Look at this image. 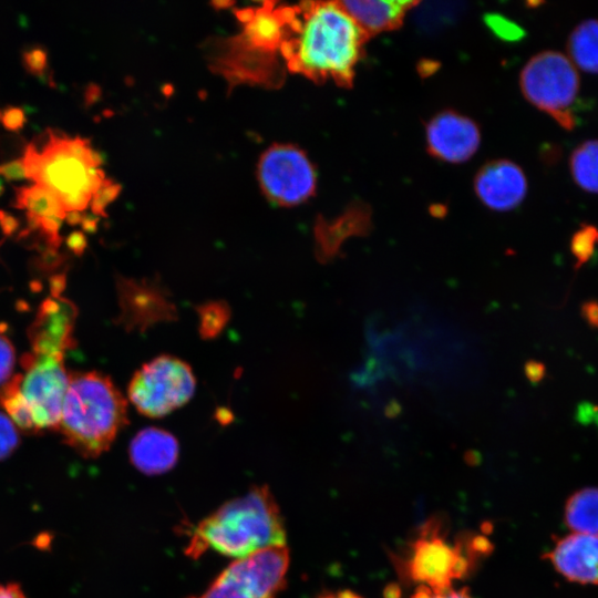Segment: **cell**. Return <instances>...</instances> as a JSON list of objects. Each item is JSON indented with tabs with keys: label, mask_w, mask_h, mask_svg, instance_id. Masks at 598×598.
Segmentation results:
<instances>
[{
	"label": "cell",
	"mask_w": 598,
	"mask_h": 598,
	"mask_svg": "<svg viewBox=\"0 0 598 598\" xmlns=\"http://www.w3.org/2000/svg\"><path fill=\"white\" fill-rule=\"evenodd\" d=\"M292 6L264 2L236 11L238 32L226 39L214 58V69L231 85H278L285 65L281 58Z\"/></svg>",
	"instance_id": "obj_3"
},
{
	"label": "cell",
	"mask_w": 598,
	"mask_h": 598,
	"mask_svg": "<svg viewBox=\"0 0 598 598\" xmlns=\"http://www.w3.org/2000/svg\"><path fill=\"white\" fill-rule=\"evenodd\" d=\"M279 546H286L279 507L267 486H257L200 520L193 529L185 551L187 556L198 558L212 549L240 559Z\"/></svg>",
	"instance_id": "obj_2"
},
{
	"label": "cell",
	"mask_w": 598,
	"mask_h": 598,
	"mask_svg": "<svg viewBox=\"0 0 598 598\" xmlns=\"http://www.w3.org/2000/svg\"><path fill=\"white\" fill-rule=\"evenodd\" d=\"M288 567L286 546L266 548L235 560L202 595L188 598H277Z\"/></svg>",
	"instance_id": "obj_9"
},
{
	"label": "cell",
	"mask_w": 598,
	"mask_h": 598,
	"mask_svg": "<svg viewBox=\"0 0 598 598\" xmlns=\"http://www.w3.org/2000/svg\"><path fill=\"white\" fill-rule=\"evenodd\" d=\"M97 92L96 87L90 86L89 90L85 93V102L86 104H91L94 99L96 97L95 93Z\"/></svg>",
	"instance_id": "obj_35"
},
{
	"label": "cell",
	"mask_w": 598,
	"mask_h": 598,
	"mask_svg": "<svg viewBox=\"0 0 598 598\" xmlns=\"http://www.w3.org/2000/svg\"><path fill=\"white\" fill-rule=\"evenodd\" d=\"M358 27L368 35L401 25L414 1L352 0L338 1Z\"/></svg>",
	"instance_id": "obj_16"
},
{
	"label": "cell",
	"mask_w": 598,
	"mask_h": 598,
	"mask_svg": "<svg viewBox=\"0 0 598 598\" xmlns=\"http://www.w3.org/2000/svg\"><path fill=\"white\" fill-rule=\"evenodd\" d=\"M13 189L16 196L11 206L19 209H27V214L39 218L45 216L65 218L66 212L59 198L45 187L33 184L30 186L13 187Z\"/></svg>",
	"instance_id": "obj_20"
},
{
	"label": "cell",
	"mask_w": 598,
	"mask_h": 598,
	"mask_svg": "<svg viewBox=\"0 0 598 598\" xmlns=\"http://www.w3.org/2000/svg\"><path fill=\"white\" fill-rule=\"evenodd\" d=\"M126 424L127 402L107 375L70 373L56 429L68 445L84 457H96Z\"/></svg>",
	"instance_id": "obj_5"
},
{
	"label": "cell",
	"mask_w": 598,
	"mask_h": 598,
	"mask_svg": "<svg viewBox=\"0 0 598 598\" xmlns=\"http://www.w3.org/2000/svg\"><path fill=\"white\" fill-rule=\"evenodd\" d=\"M564 519L571 533L598 536V487H585L570 495Z\"/></svg>",
	"instance_id": "obj_18"
},
{
	"label": "cell",
	"mask_w": 598,
	"mask_h": 598,
	"mask_svg": "<svg viewBox=\"0 0 598 598\" xmlns=\"http://www.w3.org/2000/svg\"><path fill=\"white\" fill-rule=\"evenodd\" d=\"M427 151L448 163L470 159L481 143L476 123L455 111H443L433 116L425 128Z\"/></svg>",
	"instance_id": "obj_12"
},
{
	"label": "cell",
	"mask_w": 598,
	"mask_h": 598,
	"mask_svg": "<svg viewBox=\"0 0 598 598\" xmlns=\"http://www.w3.org/2000/svg\"><path fill=\"white\" fill-rule=\"evenodd\" d=\"M598 243V229L590 225H584L578 229L571 240V251L578 260V265L585 262L594 254Z\"/></svg>",
	"instance_id": "obj_22"
},
{
	"label": "cell",
	"mask_w": 598,
	"mask_h": 598,
	"mask_svg": "<svg viewBox=\"0 0 598 598\" xmlns=\"http://www.w3.org/2000/svg\"><path fill=\"white\" fill-rule=\"evenodd\" d=\"M485 22L493 33L503 40L515 41L523 37V30L503 16L487 14Z\"/></svg>",
	"instance_id": "obj_24"
},
{
	"label": "cell",
	"mask_w": 598,
	"mask_h": 598,
	"mask_svg": "<svg viewBox=\"0 0 598 598\" xmlns=\"http://www.w3.org/2000/svg\"><path fill=\"white\" fill-rule=\"evenodd\" d=\"M524 96L566 130L576 125L574 105L579 76L571 61L556 51L534 55L520 72Z\"/></svg>",
	"instance_id": "obj_8"
},
{
	"label": "cell",
	"mask_w": 598,
	"mask_h": 598,
	"mask_svg": "<svg viewBox=\"0 0 598 598\" xmlns=\"http://www.w3.org/2000/svg\"><path fill=\"white\" fill-rule=\"evenodd\" d=\"M319 598H362V597L349 590H341V591L329 592V594L322 595Z\"/></svg>",
	"instance_id": "obj_33"
},
{
	"label": "cell",
	"mask_w": 598,
	"mask_h": 598,
	"mask_svg": "<svg viewBox=\"0 0 598 598\" xmlns=\"http://www.w3.org/2000/svg\"><path fill=\"white\" fill-rule=\"evenodd\" d=\"M1 121L6 130L18 132L27 121L24 110L19 106H8L2 112Z\"/></svg>",
	"instance_id": "obj_27"
},
{
	"label": "cell",
	"mask_w": 598,
	"mask_h": 598,
	"mask_svg": "<svg viewBox=\"0 0 598 598\" xmlns=\"http://www.w3.org/2000/svg\"><path fill=\"white\" fill-rule=\"evenodd\" d=\"M412 598H472L466 589H453L452 587L434 590L427 587H419Z\"/></svg>",
	"instance_id": "obj_28"
},
{
	"label": "cell",
	"mask_w": 598,
	"mask_h": 598,
	"mask_svg": "<svg viewBox=\"0 0 598 598\" xmlns=\"http://www.w3.org/2000/svg\"><path fill=\"white\" fill-rule=\"evenodd\" d=\"M130 457L141 472L148 475L162 474L176 464L178 443L171 433L157 427H147L132 440Z\"/></svg>",
	"instance_id": "obj_15"
},
{
	"label": "cell",
	"mask_w": 598,
	"mask_h": 598,
	"mask_svg": "<svg viewBox=\"0 0 598 598\" xmlns=\"http://www.w3.org/2000/svg\"><path fill=\"white\" fill-rule=\"evenodd\" d=\"M19 443V429L6 413L0 412V461L9 457Z\"/></svg>",
	"instance_id": "obj_23"
},
{
	"label": "cell",
	"mask_w": 598,
	"mask_h": 598,
	"mask_svg": "<svg viewBox=\"0 0 598 598\" xmlns=\"http://www.w3.org/2000/svg\"><path fill=\"white\" fill-rule=\"evenodd\" d=\"M195 385V377L186 362L161 355L135 372L128 385V398L141 414L162 417L184 405L193 396Z\"/></svg>",
	"instance_id": "obj_10"
},
{
	"label": "cell",
	"mask_w": 598,
	"mask_h": 598,
	"mask_svg": "<svg viewBox=\"0 0 598 598\" xmlns=\"http://www.w3.org/2000/svg\"><path fill=\"white\" fill-rule=\"evenodd\" d=\"M474 189L478 199L489 209L507 212L517 207L527 192V181L522 168L508 161L485 164L476 174Z\"/></svg>",
	"instance_id": "obj_13"
},
{
	"label": "cell",
	"mask_w": 598,
	"mask_h": 598,
	"mask_svg": "<svg viewBox=\"0 0 598 598\" xmlns=\"http://www.w3.org/2000/svg\"><path fill=\"white\" fill-rule=\"evenodd\" d=\"M570 171L578 186L598 193V141L580 144L571 154Z\"/></svg>",
	"instance_id": "obj_21"
},
{
	"label": "cell",
	"mask_w": 598,
	"mask_h": 598,
	"mask_svg": "<svg viewBox=\"0 0 598 598\" xmlns=\"http://www.w3.org/2000/svg\"><path fill=\"white\" fill-rule=\"evenodd\" d=\"M71 312L70 307H63L62 302L47 301L42 305L32 327L34 352L63 353L71 344Z\"/></svg>",
	"instance_id": "obj_17"
},
{
	"label": "cell",
	"mask_w": 598,
	"mask_h": 598,
	"mask_svg": "<svg viewBox=\"0 0 598 598\" xmlns=\"http://www.w3.org/2000/svg\"><path fill=\"white\" fill-rule=\"evenodd\" d=\"M0 175H2L7 181H21L27 178L23 157L1 164Z\"/></svg>",
	"instance_id": "obj_29"
},
{
	"label": "cell",
	"mask_w": 598,
	"mask_h": 598,
	"mask_svg": "<svg viewBox=\"0 0 598 598\" xmlns=\"http://www.w3.org/2000/svg\"><path fill=\"white\" fill-rule=\"evenodd\" d=\"M368 37L337 1L292 6L281 52L285 69L349 87Z\"/></svg>",
	"instance_id": "obj_1"
},
{
	"label": "cell",
	"mask_w": 598,
	"mask_h": 598,
	"mask_svg": "<svg viewBox=\"0 0 598 598\" xmlns=\"http://www.w3.org/2000/svg\"><path fill=\"white\" fill-rule=\"evenodd\" d=\"M0 598H27L18 584L0 585Z\"/></svg>",
	"instance_id": "obj_32"
},
{
	"label": "cell",
	"mask_w": 598,
	"mask_h": 598,
	"mask_svg": "<svg viewBox=\"0 0 598 598\" xmlns=\"http://www.w3.org/2000/svg\"><path fill=\"white\" fill-rule=\"evenodd\" d=\"M555 570L579 585H598V536L569 533L546 555Z\"/></svg>",
	"instance_id": "obj_14"
},
{
	"label": "cell",
	"mask_w": 598,
	"mask_h": 598,
	"mask_svg": "<svg viewBox=\"0 0 598 598\" xmlns=\"http://www.w3.org/2000/svg\"><path fill=\"white\" fill-rule=\"evenodd\" d=\"M257 177L269 200L281 206H295L313 195L317 184L315 168L300 148L276 144L259 158Z\"/></svg>",
	"instance_id": "obj_11"
},
{
	"label": "cell",
	"mask_w": 598,
	"mask_h": 598,
	"mask_svg": "<svg viewBox=\"0 0 598 598\" xmlns=\"http://www.w3.org/2000/svg\"><path fill=\"white\" fill-rule=\"evenodd\" d=\"M16 351L11 341L0 333V390L12 379Z\"/></svg>",
	"instance_id": "obj_25"
},
{
	"label": "cell",
	"mask_w": 598,
	"mask_h": 598,
	"mask_svg": "<svg viewBox=\"0 0 598 598\" xmlns=\"http://www.w3.org/2000/svg\"><path fill=\"white\" fill-rule=\"evenodd\" d=\"M22 157L27 179L53 193L66 213L84 212L111 179L101 168V153L91 146L87 138L80 136L69 137L48 130L42 151L39 152L31 142Z\"/></svg>",
	"instance_id": "obj_4"
},
{
	"label": "cell",
	"mask_w": 598,
	"mask_h": 598,
	"mask_svg": "<svg viewBox=\"0 0 598 598\" xmlns=\"http://www.w3.org/2000/svg\"><path fill=\"white\" fill-rule=\"evenodd\" d=\"M84 215L85 214H83L81 212L73 210V212L66 213L65 219H66L69 225H78V224L82 223V219H83Z\"/></svg>",
	"instance_id": "obj_34"
},
{
	"label": "cell",
	"mask_w": 598,
	"mask_h": 598,
	"mask_svg": "<svg viewBox=\"0 0 598 598\" xmlns=\"http://www.w3.org/2000/svg\"><path fill=\"white\" fill-rule=\"evenodd\" d=\"M24 69L33 75H42L48 66V53L42 47L27 49L22 53Z\"/></svg>",
	"instance_id": "obj_26"
},
{
	"label": "cell",
	"mask_w": 598,
	"mask_h": 598,
	"mask_svg": "<svg viewBox=\"0 0 598 598\" xmlns=\"http://www.w3.org/2000/svg\"><path fill=\"white\" fill-rule=\"evenodd\" d=\"M486 550L487 542L484 538L450 540L443 532V524L433 518L424 524L409 545L401 570L419 587L445 589L467 575Z\"/></svg>",
	"instance_id": "obj_7"
},
{
	"label": "cell",
	"mask_w": 598,
	"mask_h": 598,
	"mask_svg": "<svg viewBox=\"0 0 598 598\" xmlns=\"http://www.w3.org/2000/svg\"><path fill=\"white\" fill-rule=\"evenodd\" d=\"M0 226L6 235H11L18 228L19 221L13 215L0 209Z\"/></svg>",
	"instance_id": "obj_30"
},
{
	"label": "cell",
	"mask_w": 598,
	"mask_h": 598,
	"mask_svg": "<svg viewBox=\"0 0 598 598\" xmlns=\"http://www.w3.org/2000/svg\"><path fill=\"white\" fill-rule=\"evenodd\" d=\"M568 52L584 71L598 73V20L588 19L578 24L568 39Z\"/></svg>",
	"instance_id": "obj_19"
},
{
	"label": "cell",
	"mask_w": 598,
	"mask_h": 598,
	"mask_svg": "<svg viewBox=\"0 0 598 598\" xmlns=\"http://www.w3.org/2000/svg\"><path fill=\"white\" fill-rule=\"evenodd\" d=\"M21 364L23 372L0 390V405L24 432L56 430L70 378L63 353L32 351L23 355Z\"/></svg>",
	"instance_id": "obj_6"
},
{
	"label": "cell",
	"mask_w": 598,
	"mask_h": 598,
	"mask_svg": "<svg viewBox=\"0 0 598 598\" xmlns=\"http://www.w3.org/2000/svg\"><path fill=\"white\" fill-rule=\"evenodd\" d=\"M1 116V115H0Z\"/></svg>",
	"instance_id": "obj_37"
},
{
	"label": "cell",
	"mask_w": 598,
	"mask_h": 598,
	"mask_svg": "<svg viewBox=\"0 0 598 598\" xmlns=\"http://www.w3.org/2000/svg\"><path fill=\"white\" fill-rule=\"evenodd\" d=\"M4 193V185L2 179L0 178V196Z\"/></svg>",
	"instance_id": "obj_36"
},
{
	"label": "cell",
	"mask_w": 598,
	"mask_h": 598,
	"mask_svg": "<svg viewBox=\"0 0 598 598\" xmlns=\"http://www.w3.org/2000/svg\"><path fill=\"white\" fill-rule=\"evenodd\" d=\"M68 246L76 254H81L86 246L85 236L81 231H73L66 238Z\"/></svg>",
	"instance_id": "obj_31"
}]
</instances>
